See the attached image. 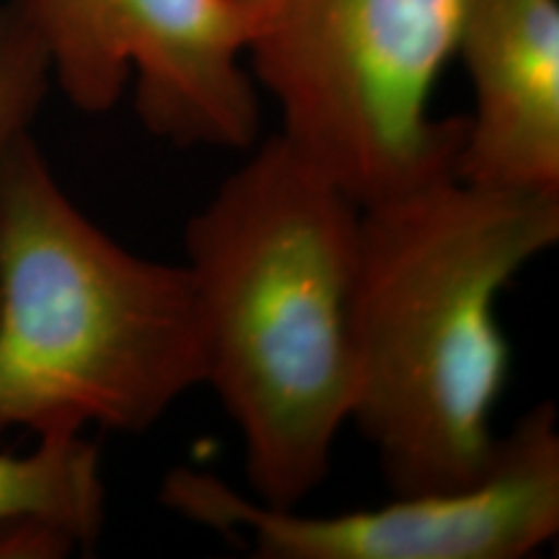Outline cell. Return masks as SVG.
<instances>
[{"label":"cell","mask_w":559,"mask_h":559,"mask_svg":"<svg viewBox=\"0 0 559 559\" xmlns=\"http://www.w3.org/2000/svg\"><path fill=\"white\" fill-rule=\"evenodd\" d=\"M160 502L270 559H521L559 531L557 409L544 402L523 415L472 485L396 495L373 510L306 515L190 466H174Z\"/></svg>","instance_id":"5"},{"label":"cell","mask_w":559,"mask_h":559,"mask_svg":"<svg viewBox=\"0 0 559 559\" xmlns=\"http://www.w3.org/2000/svg\"><path fill=\"white\" fill-rule=\"evenodd\" d=\"M243 5H247V9H251L257 13V16L262 19V26H264V21L270 19V13H272V9H275L277 5V0H241Z\"/></svg>","instance_id":"10"},{"label":"cell","mask_w":559,"mask_h":559,"mask_svg":"<svg viewBox=\"0 0 559 559\" xmlns=\"http://www.w3.org/2000/svg\"><path fill=\"white\" fill-rule=\"evenodd\" d=\"M202 383L185 264L104 234L21 140L0 177V432H143Z\"/></svg>","instance_id":"3"},{"label":"cell","mask_w":559,"mask_h":559,"mask_svg":"<svg viewBox=\"0 0 559 559\" xmlns=\"http://www.w3.org/2000/svg\"><path fill=\"white\" fill-rule=\"evenodd\" d=\"M52 86L50 60L11 0H0V177L21 140L32 135Z\"/></svg>","instance_id":"9"},{"label":"cell","mask_w":559,"mask_h":559,"mask_svg":"<svg viewBox=\"0 0 559 559\" xmlns=\"http://www.w3.org/2000/svg\"><path fill=\"white\" fill-rule=\"evenodd\" d=\"M360 205L280 132L187 226L205 386L241 432L257 500L298 508L353 419Z\"/></svg>","instance_id":"1"},{"label":"cell","mask_w":559,"mask_h":559,"mask_svg":"<svg viewBox=\"0 0 559 559\" xmlns=\"http://www.w3.org/2000/svg\"><path fill=\"white\" fill-rule=\"evenodd\" d=\"M456 55L474 91L456 177L559 192V0H461Z\"/></svg>","instance_id":"7"},{"label":"cell","mask_w":559,"mask_h":559,"mask_svg":"<svg viewBox=\"0 0 559 559\" xmlns=\"http://www.w3.org/2000/svg\"><path fill=\"white\" fill-rule=\"evenodd\" d=\"M75 109L104 115L135 81L138 115L174 145L251 148L260 91L243 66L262 19L241 0H11Z\"/></svg>","instance_id":"6"},{"label":"cell","mask_w":559,"mask_h":559,"mask_svg":"<svg viewBox=\"0 0 559 559\" xmlns=\"http://www.w3.org/2000/svg\"><path fill=\"white\" fill-rule=\"evenodd\" d=\"M41 521L91 544L104 526L99 451L83 436L37 438L26 456H0V523Z\"/></svg>","instance_id":"8"},{"label":"cell","mask_w":559,"mask_h":559,"mask_svg":"<svg viewBox=\"0 0 559 559\" xmlns=\"http://www.w3.org/2000/svg\"><path fill=\"white\" fill-rule=\"evenodd\" d=\"M559 239V192L443 174L360 207L353 423L394 495L453 489L492 464L510 373L495 304Z\"/></svg>","instance_id":"2"},{"label":"cell","mask_w":559,"mask_h":559,"mask_svg":"<svg viewBox=\"0 0 559 559\" xmlns=\"http://www.w3.org/2000/svg\"><path fill=\"white\" fill-rule=\"evenodd\" d=\"M461 0H277L249 45L283 135L358 205L456 174L466 120H436Z\"/></svg>","instance_id":"4"}]
</instances>
